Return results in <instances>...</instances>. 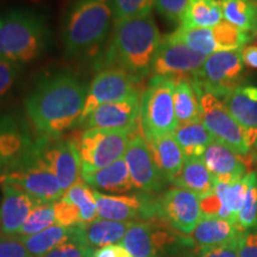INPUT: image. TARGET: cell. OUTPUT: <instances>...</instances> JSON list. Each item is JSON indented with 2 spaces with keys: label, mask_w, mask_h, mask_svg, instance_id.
<instances>
[{
  "label": "cell",
  "mask_w": 257,
  "mask_h": 257,
  "mask_svg": "<svg viewBox=\"0 0 257 257\" xmlns=\"http://www.w3.org/2000/svg\"><path fill=\"white\" fill-rule=\"evenodd\" d=\"M86 95V86L73 74H53L35 85L25 99V113L41 137H60L78 126Z\"/></svg>",
  "instance_id": "obj_1"
},
{
  "label": "cell",
  "mask_w": 257,
  "mask_h": 257,
  "mask_svg": "<svg viewBox=\"0 0 257 257\" xmlns=\"http://www.w3.org/2000/svg\"><path fill=\"white\" fill-rule=\"evenodd\" d=\"M161 41L152 15L115 21L110 47L100 64L106 68H120L143 79L152 72Z\"/></svg>",
  "instance_id": "obj_2"
},
{
  "label": "cell",
  "mask_w": 257,
  "mask_h": 257,
  "mask_svg": "<svg viewBox=\"0 0 257 257\" xmlns=\"http://www.w3.org/2000/svg\"><path fill=\"white\" fill-rule=\"evenodd\" d=\"M113 14L108 0H72L62 21V43L68 57H91L104 46Z\"/></svg>",
  "instance_id": "obj_3"
},
{
  "label": "cell",
  "mask_w": 257,
  "mask_h": 257,
  "mask_svg": "<svg viewBox=\"0 0 257 257\" xmlns=\"http://www.w3.org/2000/svg\"><path fill=\"white\" fill-rule=\"evenodd\" d=\"M50 44L46 19L29 9L0 12V57L17 63L37 60Z\"/></svg>",
  "instance_id": "obj_4"
},
{
  "label": "cell",
  "mask_w": 257,
  "mask_h": 257,
  "mask_svg": "<svg viewBox=\"0 0 257 257\" xmlns=\"http://www.w3.org/2000/svg\"><path fill=\"white\" fill-rule=\"evenodd\" d=\"M43 138L36 140L34 148L23 160L0 176L9 184L28 193L37 202H55L63 195L59 180L51 172L42 153Z\"/></svg>",
  "instance_id": "obj_5"
},
{
  "label": "cell",
  "mask_w": 257,
  "mask_h": 257,
  "mask_svg": "<svg viewBox=\"0 0 257 257\" xmlns=\"http://www.w3.org/2000/svg\"><path fill=\"white\" fill-rule=\"evenodd\" d=\"M175 79L153 76L141 98V127L147 141L173 134L178 127L174 108Z\"/></svg>",
  "instance_id": "obj_6"
},
{
  "label": "cell",
  "mask_w": 257,
  "mask_h": 257,
  "mask_svg": "<svg viewBox=\"0 0 257 257\" xmlns=\"http://www.w3.org/2000/svg\"><path fill=\"white\" fill-rule=\"evenodd\" d=\"M140 127L141 124L121 130L95 128L82 131L78 140H74L81 162V175L105 168L123 159L131 136Z\"/></svg>",
  "instance_id": "obj_7"
},
{
  "label": "cell",
  "mask_w": 257,
  "mask_h": 257,
  "mask_svg": "<svg viewBox=\"0 0 257 257\" xmlns=\"http://www.w3.org/2000/svg\"><path fill=\"white\" fill-rule=\"evenodd\" d=\"M197 93H212L223 99L243 85L244 63L239 51H219L207 56L191 79Z\"/></svg>",
  "instance_id": "obj_8"
},
{
  "label": "cell",
  "mask_w": 257,
  "mask_h": 257,
  "mask_svg": "<svg viewBox=\"0 0 257 257\" xmlns=\"http://www.w3.org/2000/svg\"><path fill=\"white\" fill-rule=\"evenodd\" d=\"M167 36L173 41L181 42L205 56L219 51H238L248 46L251 40V35L225 21L213 28L184 29L179 27Z\"/></svg>",
  "instance_id": "obj_9"
},
{
  "label": "cell",
  "mask_w": 257,
  "mask_h": 257,
  "mask_svg": "<svg viewBox=\"0 0 257 257\" xmlns=\"http://www.w3.org/2000/svg\"><path fill=\"white\" fill-rule=\"evenodd\" d=\"M141 81L142 79L120 68L102 69L94 76L87 88L85 106L79 123L102 104L142 98Z\"/></svg>",
  "instance_id": "obj_10"
},
{
  "label": "cell",
  "mask_w": 257,
  "mask_h": 257,
  "mask_svg": "<svg viewBox=\"0 0 257 257\" xmlns=\"http://www.w3.org/2000/svg\"><path fill=\"white\" fill-rule=\"evenodd\" d=\"M200 99L201 121L218 142L230 148L237 155L246 157L251 154L245 131L233 119L223 100L212 93H198Z\"/></svg>",
  "instance_id": "obj_11"
},
{
  "label": "cell",
  "mask_w": 257,
  "mask_h": 257,
  "mask_svg": "<svg viewBox=\"0 0 257 257\" xmlns=\"http://www.w3.org/2000/svg\"><path fill=\"white\" fill-rule=\"evenodd\" d=\"M98 218L114 221H150L160 219L159 198L150 193L104 194L94 189Z\"/></svg>",
  "instance_id": "obj_12"
},
{
  "label": "cell",
  "mask_w": 257,
  "mask_h": 257,
  "mask_svg": "<svg viewBox=\"0 0 257 257\" xmlns=\"http://www.w3.org/2000/svg\"><path fill=\"white\" fill-rule=\"evenodd\" d=\"M124 160L127 165L134 188L137 191L154 194L162 191L168 184L154 161L152 150L142 133V127L138 128L131 136Z\"/></svg>",
  "instance_id": "obj_13"
},
{
  "label": "cell",
  "mask_w": 257,
  "mask_h": 257,
  "mask_svg": "<svg viewBox=\"0 0 257 257\" xmlns=\"http://www.w3.org/2000/svg\"><path fill=\"white\" fill-rule=\"evenodd\" d=\"M207 56L192 50L181 42L166 36L161 41L152 66L154 76L172 79H192L199 72Z\"/></svg>",
  "instance_id": "obj_14"
},
{
  "label": "cell",
  "mask_w": 257,
  "mask_h": 257,
  "mask_svg": "<svg viewBox=\"0 0 257 257\" xmlns=\"http://www.w3.org/2000/svg\"><path fill=\"white\" fill-rule=\"evenodd\" d=\"M159 216L176 232L192 234L202 217L200 198L187 189L170 188L159 198Z\"/></svg>",
  "instance_id": "obj_15"
},
{
  "label": "cell",
  "mask_w": 257,
  "mask_h": 257,
  "mask_svg": "<svg viewBox=\"0 0 257 257\" xmlns=\"http://www.w3.org/2000/svg\"><path fill=\"white\" fill-rule=\"evenodd\" d=\"M176 239L178 236L168 224L155 219L134 221L120 244L134 257H160Z\"/></svg>",
  "instance_id": "obj_16"
},
{
  "label": "cell",
  "mask_w": 257,
  "mask_h": 257,
  "mask_svg": "<svg viewBox=\"0 0 257 257\" xmlns=\"http://www.w3.org/2000/svg\"><path fill=\"white\" fill-rule=\"evenodd\" d=\"M43 138L44 160L49 165L51 172L59 180L63 192L82 180L81 162L78 148L74 140H62V138Z\"/></svg>",
  "instance_id": "obj_17"
},
{
  "label": "cell",
  "mask_w": 257,
  "mask_h": 257,
  "mask_svg": "<svg viewBox=\"0 0 257 257\" xmlns=\"http://www.w3.org/2000/svg\"><path fill=\"white\" fill-rule=\"evenodd\" d=\"M246 187V175L232 182L217 181L210 193L199 197L202 216L223 218L237 226Z\"/></svg>",
  "instance_id": "obj_18"
},
{
  "label": "cell",
  "mask_w": 257,
  "mask_h": 257,
  "mask_svg": "<svg viewBox=\"0 0 257 257\" xmlns=\"http://www.w3.org/2000/svg\"><path fill=\"white\" fill-rule=\"evenodd\" d=\"M141 99L102 104L78 124L86 130H121L141 124Z\"/></svg>",
  "instance_id": "obj_19"
},
{
  "label": "cell",
  "mask_w": 257,
  "mask_h": 257,
  "mask_svg": "<svg viewBox=\"0 0 257 257\" xmlns=\"http://www.w3.org/2000/svg\"><path fill=\"white\" fill-rule=\"evenodd\" d=\"M201 159L217 181L232 182L248 174L255 156L253 154L246 157L237 155L230 148L214 140L205 150Z\"/></svg>",
  "instance_id": "obj_20"
},
{
  "label": "cell",
  "mask_w": 257,
  "mask_h": 257,
  "mask_svg": "<svg viewBox=\"0 0 257 257\" xmlns=\"http://www.w3.org/2000/svg\"><path fill=\"white\" fill-rule=\"evenodd\" d=\"M233 119L245 131L248 146L257 142V86L242 85L221 99Z\"/></svg>",
  "instance_id": "obj_21"
},
{
  "label": "cell",
  "mask_w": 257,
  "mask_h": 257,
  "mask_svg": "<svg viewBox=\"0 0 257 257\" xmlns=\"http://www.w3.org/2000/svg\"><path fill=\"white\" fill-rule=\"evenodd\" d=\"M0 205V231L4 234H18L38 202L18 187L3 184Z\"/></svg>",
  "instance_id": "obj_22"
},
{
  "label": "cell",
  "mask_w": 257,
  "mask_h": 257,
  "mask_svg": "<svg viewBox=\"0 0 257 257\" xmlns=\"http://www.w3.org/2000/svg\"><path fill=\"white\" fill-rule=\"evenodd\" d=\"M157 168L168 182H173L184 167L186 157L173 134L148 141Z\"/></svg>",
  "instance_id": "obj_23"
},
{
  "label": "cell",
  "mask_w": 257,
  "mask_h": 257,
  "mask_svg": "<svg viewBox=\"0 0 257 257\" xmlns=\"http://www.w3.org/2000/svg\"><path fill=\"white\" fill-rule=\"evenodd\" d=\"M81 176L83 181L92 188H95V191L100 189L111 194L120 195L135 189L124 157L105 168L82 174Z\"/></svg>",
  "instance_id": "obj_24"
},
{
  "label": "cell",
  "mask_w": 257,
  "mask_h": 257,
  "mask_svg": "<svg viewBox=\"0 0 257 257\" xmlns=\"http://www.w3.org/2000/svg\"><path fill=\"white\" fill-rule=\"evenodd\" d=\"M239 231L236 225L223 218L202 216L192 233V240L199 249H208L236 239Z\"/></svg>",
  "instance_id": "obj_25"
},
{
  "label": "cell",
  "mask_w": 257,
  "mask_h": 257,
  "mask_svg": "<svg viewBox=\"0 0 257 257\" xmlns=\"http://www.w3.org/2000/svg\"><path fill=\"white\" fill-rule=\"evenodd\" d=\"M216 182L217 180L205 166L201 157H188L185 160L180 174L172 184L175 187L187 189L202 197L213 189Z\"/></svg>",
  "instance_id": "obj_26"
},
{
  "label": "cell",
  "mask_w": 257,
  "mask_h": 257,
  "mask_svg": "<svg viewBox=\"0 0 257 257\" xmlns=\"http://www.w3.org/2000/svg\"><path fill=\"white\" fill-rule=\"evenodd\" d=\"M134 221H114L96 218L91 223L83 224L86 239L91 248H104L121 243Z\"/></svg>",
  "instance_id": "obj_27"
},
{
  "label": "cell",
  "mask_w": 257,
  "mask_h": 257,
  "mask_svg": "<svg viewBox=\"0 0 257 257\" xmlns=\"http://www.w3.org/2000/svg\"><path fill=\"white\" fill-rule=\"evenodd\" d=\"M174 108L179 125L201 121L200 99L191 79H178L175 81Z\"/></svg>",
  "instance_id": "obj_28"
},
{
  "label": "cell",
  "mask_w": 257,
  "mask_h": 257,
  "mask_svg": "<svg viewBox=\"0 0 257 257\" xmlns=\"http://www.w3.org/2000/svg\"><path fill=\"white\" fill-rule=\"evenodd\" d=\"M173 136L184 152L186 159L201 157L214 138L202 121L178 125Z\"/></svg>",
  "instance_id": "obj_29"
},
{
  "label": "cell",
  "mask_w": 257,
  "mask_h": 257,
  "mask_svg": "<svg viewBox=\"0 0 257 257\" xmlns=\"http://www.w3.org/2000/svg\"><path fill=\"white\" fill-rule=\"evenodd\" d=\"M223 21L219 0H191L179 27L184 29L213 28Z\"/></svg>",
  "instance_id": "obj_30"
},
{
  "label": "cell",
  "mask_w": 257,
  "mask_h": 257,
  "mask_svg": "<svg viewBox=\"0 0 257 257\" xmlns=\"http://www.w3.org/2000/svg\"><path fill=\"white\" fill-rule=\"evenodd\" d=\"M223 18L240 30L255 34L257 31V3L250 0H219Z\"/></svg>",
  "instance_id": "obj_31"
},
{
  "label": "cell",
  "mask_w": 257,
  "mask_h": 257,
  "mask_svg": "<svg viewBox=\"0 0 257 257\" xmlns=\"http://www.w3.org/2000/svg\"><path fill=\"white\" fill-rule=\"evenodd\" d=\"M72 227V226H70ZM70 227L55 224L42 232L31 236H19L32 257H43L67 238Z\"/></svg>",
  "instance_id": "obj_32"
},
{
  "label": "cell",
  "mask_w": 257,
  "mask_h": 257,
  "mask_svg": "<svg viewBox=\"0 0 257 257\" xmlns=\"http://www.w3.org/2000/svg\"><path fill=\"white\" fill-rule=\"evenodd\" d=\"M62 197L72 202L76 210L80 212L82 224L91 223L98 218L94 189H92L91 186H88L83 180H80L79 182L67 189Z\"/></svg>",
  "instance_id": "obj_33"
},
{
  "label": "cell",
  "mask_w": 257,
  "mask_h": 257,
  "mask_svg": "<svg viewBox=\"0 0 257 257\" xmlns=\"http://www.w3.org/2000/svg\"><path fill=\"white\" fill-rule=\"evenodd\" d=\"M93 249L86 239L83 224L70 227L69 234L43 257H93Z\"/></svg>",
  "instance_id": "obj_34"
},
{
  "label": "cell",
  "mask_w": 257,
  "mask_h": 257,
  "mask_svg": "<svg viewBox=\"0 0 257 257\" xmlns=\"http://www.w3.org/2000/svg\"><path fill=\"white\" fill-rule=\"evenodd\" d=\"M246 193L238 214L237 229L239 232L257 227V174L250 172L246 174Z\"/></svg>",
  "instance_id": "obj_35"
},
{
  "label": "cell",
  "mask_w": 257,
  "mask_h": 257,
  "mask_svg": "<svg viewBox=\"0 0 257 257\" xmlns=\"http://www.w3.org/2000/svg\"><path fill=\"white\" fill-rule=\"evenodd\" d=\"M56 224L54 202H38L19 231L18 236H31Z\"/></svg>",
  "instance_id": "obj_36"
},
{
  "label": "cell",
  "mask_w": 257,
  "mask_h": 257,
  "mask_svg": "<svg viewBox=\"0 0 257 257\" xmlns=\"http://www.w3.org/2000/svg\"><path fill=\"white\" fill-rule=\"evenodd\" d=\"M115 21L152 15L155 0H108Z\"/></svg>",
  "instance_id": "obj_37"
},
{
  "label": "cell",
  "mask_w": 257,
  "mask_h": 257,
  "mask_svg": "<svg viewBox=\"0 0 257 257\" xmlns=\"http://www.w3.org/2000/svg\"><path fill=\"white\" fill-rule=\"evenodd\" d=\"M191 0H155L157 12L173 24H181Z\"/></svg>",
  "instance_id": "obj_38"
},
{
  "label": "cell",
  "mask_w": 257,
  "mask_h": 257,
  "mask_svg": "<svg viewBox=\"0 0 257 257\" xmlns=\"http://www.w3.org/2000/svg\"><path fill=\"white\" fill-rule=\"evenodd\" d=\"M22 70L23 66L21 63L0 57V99L11 91L21 76Z\"/></svg>",
  "instance_id": "obj_39"
},
{
  "label": "cell",
  "mask_w": 257,
  "mask_h": 257,
  "mask_svg": "<svg viewBox=\"0 0 257 257\" xmlns=\"http://www.w3.org/2000/svg\"><path fill=\"white\" fill-rule=\"evenodd\" d=\"M0 257H32L18 234L0 233Z\"/></svg>",
  "instance_id": "obj_40"
},
{
  "label": "cell",
  "mask_w": 257,
  "mask_h": 257,
  "mask_svg": "<svg viewBox=\"0 0 257 257\" xmlns=\"http://www.w3.org/2000/svg\"><path fill=\"white\" fill-rule=\"evenodd\" d=\"M237 251L239 257H257V227L238 233Z\"/></svg>",
  "instance_id": "obj_41"
},
{
  "label": "cell",
  "mask_w": 257,
  "mask_h": 257,
  "mask_svg": "<svg viewBox=\"0 0 257 257\" xmlns=\"http://www.w3.org/2000/svg\"><path fill=\"white\" fill-rule=\"evenodd\" d=\"M198 257H239L237 251V238L213 248L200 249Z\"/></svg>",
  "instance_id": "obj_42"
},
{
  "label": "cell",
  "mask_w": 257,
  "mask_h": 257,
  "mask_svg": "<svg viewBox=\"0 0 257 257\" xmlns=\"http://www.w3.org/2000/svg\"><path fill=\"white\" fill-rule=\"evenodd\" d=\"M93 257H134L121 244H113L104 248L96 249Z\"/></svg>",
  "instance_id": "obj_43"
},
{
  "label": "cell",
  "mask_w": 257,
  "mask_h": 257,
  "mask_svg": "<svg viewBox=\"0 0 257 257\" xmlns=\"http://www.w3.org/2000/svg\"><path fill=\"white\" fill-rule=\"evenodd\" d=\"M240 56L244 66L250 69H257V46L256 44H248L240 51Z\"/></svg>",
  "instance_id": "obj_44"
},
{
  "label": "cell",
  "mask_w": 257,
  "mask_h": 257,
  "mask_svg": "<svg viewBox=\"0 0 257 257\" xmlns=\"http://www.w3.org/2000/svg\"><path fill=\"white\" fill-rule=\"evenodd\" d=\"M4 174V163L2 160V154H0V176Z\"/></svg>",
  "instance_id": "obj_45"
},
{
  "label": "cell",
  "mask_w": 257,
  "mask_h": 257,
  "mask_svg": "<svg viewBox=\"0 0 257 257\" xmlns=\"http://www.w3.org/2000/svg\"><path fill=\"white\" fill-rule=\"evenodd\" d=\"M255 152H253V156H255V161L257 162V142H256V144H255Z\"/></svg>",
  "instance_id": "obj_46"
},
{
  "label": "cell",
  "mask_w": 257,
  "mask_h": 257,
  "mask_svg": "<svg viewBox=\"0 0 257 257\" xmlns=\"http://www.w3.org/2000/svg\"><path fill=\"white\" fill-rule=\"evenodd\" d=\"M255 37H256V41H257V31L255 32Z\"/></svg>",
  "instance_id": "obj_47"
},
{
  "label": "cell",
  "mask_w": 257,
  "mask_h": 257,
  "mask_svg": "<svg viewBox=\"0 0 257 257\" xmlns=\"http://www.w3.org/2000/svg\"><path fill=\"white\" fill-rule=\"evenodd\" d=\"M250 2H253V3H257V0H250Z\"/></svg>",
  "instance_id": "obj_48"
}]
</instances>
